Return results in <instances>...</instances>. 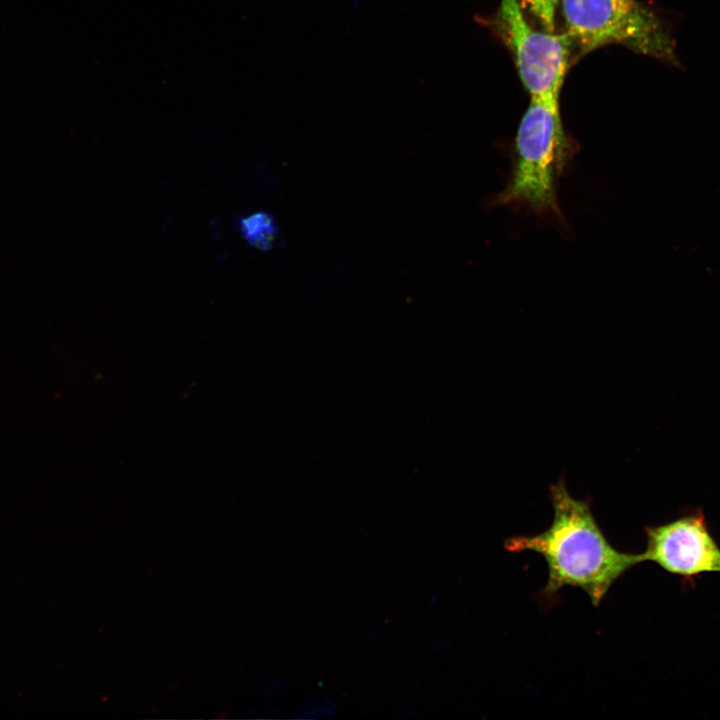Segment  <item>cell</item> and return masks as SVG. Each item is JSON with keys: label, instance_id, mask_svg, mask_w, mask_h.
<instances>
[{"label": "cell", "instance_id": "obj_5", "mask_svg": "<svg viewBox=\"0 0 720 720\" xmlns=\"http://www.w3.org/2000/svg\"><path fill=\"white\" fill-rule=\"evenodd\" d=\"M643 561L656 563L682 577L720 572V547L708 530L705 517L695 512L669 523L646 528Z\"/></svg>", "mask_w": 720, "mask_h": 720}, {"label": "cell", "instance_id": "obj_6", "mask_svg": "<svg viewBox=\"0 0 720 720\" xmlns=\"http://www.w3.org/2000/svg\"><path fill=\"white\" fill-rule=\"evenodd\" d=\"M239 229L250 246L267 251L274 246L279 229L274 217L266 211H257L239 219Z\"/></svg>", "mask_w": 720, "mask_h": 720}, {"label": "cell", "instance_id": "obj_7", "mask_svg": "<svg viewBox=\"0 0 720 720\" xmlns=\"http://www.w3.org/2000/svg\"><path fill=\"white\" fill-rule=\"evenodd\" d=\"M548 32L555 30V17L559 0H517Z\"/></svg>", "mask_w": 720, "mask_h": 720}, {"label": "cell", "instance_id": "obj_3", "mask_svg": "<svg viewBox=\"0 0 720 720\" xmlns=\"http://www.w3.org/2000/svg\"><path fill=\"white\" fill-rule=\"evenodd\" d=\"M567 35L580 54L619 44L662 60L673 58L660 18L635 0H560Z\"/></svg>", "mask_w": 720, "mask_h": 720}, {"label": "cell", "instance_id": "obj_2", "mask_svg": "<svg viewBox=\"0 0 720 720\" xmlns=\"http://www.w3.org/2000/svg\"><path fill=\"white\" fill-rule=\"evenodd\" d=\"M515 153L511 180L495 203L520 205L540 216L559 217L556 181L569 154L559 102L530 97L517 131Z\"/></svg>", "mask_w": 720, "mask_h": 720}, {"label": "cell", "instance_id": "obj_4", "mask_svg": "<svg viewBox=\"0 0 720 720\" xmlns=\"http://www.w3.org/2000/svg\"><path fill=\"white\" fill-rule=\"evenodd\" d=\"M495 25L530 97L559 102L568 66V35L534 29L517 0H500Z\"/></svg>", "mask_w": 720, "mask_h": 720}, {"label": "cell", "instance_id": "obj_1", "mask_svg": "<svg viewBox=\"0 0 720 720\" xmlns=\"http://www.w3.org/2000/svg\"><path fill=\"white\" fill-rule=\"evenodd\" d=\"M554 510L551 526L531 536L504 542L513 553L532 551L548 566L544 595L553 597L565 586L578 587L598 607L611 586L628 570L643 562L641 554L615 549L598 526L590 505L573 498L560 480L550 488Z\"/></svg>", "mask_w": 720, "mask_h": 720}]
</instances>
